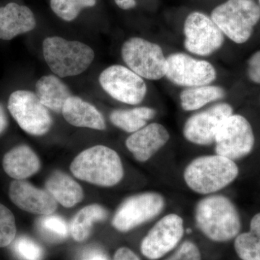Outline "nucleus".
<instances>
[{"label":"nucleus","mask_w":260,"mask_h":260,"mask_svg":"<svg viewBox=\"0 0 260 260\" xmlns=\"http://www.w3.org/2000/svg\"><path fill=\"white\" fill-rule=\"evenodd\" d=\"M194 220L200 232L210 240L227 242L240 234L242 221L237 207L221 194H210L198 202Z\"/></svg>","instance_id":"nucleus-1"},{"label":"nucleus","mask_w":260,"mask_h":260,"mask_svg":"<svg viewBox=\"0 0 260 260\" xmlns=\"http://www.w3.org/2000/svg\"><path fill=\"white\" fill-rule=\"evenodd\" d=\"M239 174V167L234 160L215 154L191 160L184 169L183 177L191 191L210 195L232 184Z\"/></svg>","instance_id":"nucleus-2"},{"label":"nucleus","mask_w":260,"mask_h":260,"mask_svg":"<svg viewBox=\"0 0 260 260\" xmlns=\"http://www.w3.org/2000/svg\"><path fill=\"white\" fill-rule=\"evenodd\" d=\"M70 170L80 180L104 187L116 185L124 176L119 154L104 145L83 150L72 162Z\"/></svg>","instance_id":"nucleus-3"},{"label":"nucleus","mask_w":260,"mask_h":260,"mask_svg":"<svg viewBox=\"0 0 260 260\" xmlns=\"http://www.w3.org/2000/svg\"><path fill=\"white\" fill-rule=\"evenodd\" d=\"M43 54L53 73L60 78L81 74L95 57L93 49L86 44L59 37L44 39Z\"/></svg>","instance_id":"nucleus-4"},{"label":"nucleus","mask_w":260,"mask_h":260,"mask_svg":"<svg viewBox=\"0 0 260 260\" xmlns=\"http://www.w3.org/2000/svg\"><path fill=\"white\" fill-rule=\"evenodd\" d=\"M210 18L231 41L244 44L259 21L260 7L252 0H228L213 9Z\"/></svg>","instance_id":"nucleus-5"},{"label":"nucleus","mask_w":260,"mask_h":260,"mask_svg":"<svg viewBox=\"0 0 260 260\" xmlns=\"http://www.w3.org/2000/svg\"><path fill=\"white\" fill-rule=\"evenodd\" d=\"M121 54L127 68L143 79L158 80L166 76L167 57L158 44L130 38L123 44Z\"/></svg>","instance_id":"nucleus-6"},{"label":"nucleus","mask_w":260,"mask_h":260,"mask_svg":"<svg viewBox=\"0 0 260 260\" xmlns=\"http://www.w3.org/2000/svg\"><path fill=\"white\" fill-rule=\"evenodd\" d=\"M8 110L25 133L34 136L47 134L52 126L49 109L37 94L29 90H16L10 95Z\"/></svg>","instance_id":"nucleus-7"},{"label":"nucleus","mask_w":260,"mask_h":260,"mask_svg":"<svg viewBox=\"0 0 260 260\" xmlns=\"http://www.w3.org/2000/svg\"><path fill=\"white\" fill-rule=\"evenodd\" d=\"M255 143L249 121L240 114L229 116L215 135V153L236 160L244 158L252 151Z\"/></svg>","instance_id":"nucleus-8"},{"label":"nucleus","mask_w":260,"mask_h":260,"mask_svg":"<svg viewBox=\"0 0 260 260\" xmlns=\"http://www.w3.org/2000/svg\"><path fill=\"white\" fill-rule=\"evenodd\" d=\"M165 205L164 196L158 192L133 195L116 210L112 219L113 227L119 232H129L160 215Z\"/></svg>","instance_id":"nucleus-9"},{"label":"nucleus","mask_w":260,"mask_h":260,"mask_svg":"<svg viewBox=\"0 0 260 260\" xmlns=\"http://www.w3.org/2000/svg\"><path fill=\"white\" fill-rule=\"evenodd\" d=\"M184 47L191 54L208 56L218 51L225 36L210 17L201 12H193L184 21Z\"/></svg>","instance_id":"nucleus-10"},{"label":"nucleus","mask_w":260,"mask_h":260,"mask_svg":"<svg viewBox=\"0 0 260 260\" xmlns=\"http://www.w3.org/2000/svg\"><path fill=\"white\" fill-rule=\"evenodd\" d=\"M99 80L102 88L118 102L138 105L146 96L144 79L127 67L112 65L101 73Z\"/></svg>","instance_id":"nucleus-11"},{"label":"nucleus","mask_w":260,"mask_h":260,"mask_svg":"<svg viewBox=\"0 0 260 260\" xmlns=\"http://www.w3.org/2000/svg\"><path fill=\"white\" fill-rule=\"evenodd\" d=\"M166 78L184 88L210 85L217 78V71L210 61L196 59L184 53L167 56Z\"/></svg>","instance_id":"nucleus-12"},{"label":"nucleus","mask_w":260,"mask_h":260,"mask_svg":"<svg viewBox=\"0 0 260 260\" xmlns=\"http://www.w3.org/2000/svg\"><path fill=\"white\" fill-rule=\"evenodd\" d=\"M184 234L183 218L176 213L169 214L160 218L143 238L140 251L147 259H160L177 247Z\"/></svg>","instance_id":"nucleus-13"},{"label":"nucleus","mask_w":260,"mask_h":260,"mask_svg":"<svg viewBox=\"0 0 260 260\" xmlns=\"http://www.w3.org/2000/svg\"><path fill=\"white\" fill-rule=\"evenodd\" d=\"M234 114L228 103H218L191 116L183 127V135L189 143L208 146L215 143V135L223 121Z\"/></svg>","instance_id":"nucleus-14"},{"label":"nucleus","mask_w":260,"mask_h":260,"mask_svg":"<svg viewBox=\"0 0 260 260\" xmlns=\"http://www.w3.org/2000/svg\"><path fill=\"white\" fill-rule=\"evenodd\" d=\"M9 196L16 206L28 213L51 215L57 208V203L47 191L38 189L26 181H12Z\"/></svg>","instance_id":"nucleus-15"},{"label":"nucleus","mask_w":260,"mask_h":260,"mask_svg":"<svg viewBox=\"0 0 260 260\" xmlns=\"http://www.w3.org/2000/svg\"><path fill=\"white\" fill-rule=\"evenodd\" d=\"M170 140L167 128L159 123H151L132 133L126 138V148L137 160L148 161Z\"/></svg>","instance_id":"nucleus-16"},{"label":"nucleus","mask_w":260,"mask_h":260,"mask_svg":"<svg viewBox=\"0 0 260 260\" xmlns=\"http://www.w3.org/2000/svg\"><path fill=\"white\" fill-rule=\"evenodd\" d=\"M37 21L30 8L15 3L0 8V39L10 41L17 36L31 31Z\"/></svg>","instance_id":"nucleus-17"},{"label":"nucleus","mask_w":260,"mask_h":260,"mask_svg":"<svg viewBox=\"0 0 260 260\" xmlns=\"http://www.w3.org/2000/svg\"><path fill=\"white\" fill-rule=\"evenodd\" d=\"M61 113L65 120L72 125L97 130H104L107 128L102 113L81 98L70 96L64 103Z\"/></svg>","instance_id":"nucleus-18"},{"label":"nucleus","mask_w":260,"mask_h":260,"mask_svg":"<svg viewBox=\"0 0 260 260\" xmlns=\"http://www.w3.org/2000/svg\"><path fill=\"white\" fill-rule=\"evenodd\" d=\"M3 167L9 177L15 180H23L37 174L41 164L39 157L30 147L20 145L5 154Z\"/></svg>","instance_id":"nucleus-19"},{"label":"nucleus","mask_w":260,"mask_h":260,"mask_svg":"<svg viewBox=\"0 0 260 260\" xmlns=\"http://www.w3.org/2000/svg\"><path fill=\"white\" fill-rule=\"evenodd\" d=\"M47 191L56 203L65 208H72L83 200L81 186L64 173L56 171L51 174L46 182Z\"/></svg>","instance_id":"nucleus-20"},{"label":"nucleus","mask_w":260,"mask_h":260,"mask_svg":"<svg viewBox=\"0 0 260 260\" xmlns=\"http://www.w3.org/2000/svg\"><path fill=\"white\" fill-rule=\"evenodd\" d=\"M36 94L48 109L56 113L62 112L64 103L73 95L68 85L54 75H47L38 80Z\"/></svg>","instance_id":"nucleus-21"},{"label":"nucleus","mask_w":260,"mask_h":260,"mask_svg":"<svg viewBox=\"0 0 260 260\" xmlns=\"http://www.w3.org/2000/svg\"><path fill=\"white\" fill-rule=\"evenodd\" d=\"M108 211L102 205H90L78 211L72 219L69 225L72 237L78 242L86 240L91 234L94 223L104 221Z\"/></svg>","instance_id":"nucleus-22"},{"label":"nucleus","mask_w":260,"mask_h":260,"mask_svg":"<svg viewBox=\"0 0 260 260\" xmlns=\"http://www.w3.org/2000/svg\"><path fill=\"white\" fill-rule=\"evenodd\" d=\"M225 95V90L218 85H206L186 88L179 95L181 107L186 112L199 110L210 103L218 102Z\"/></svg>","instance_id":"nucleus-23"},{"label":"nucleus","mask_w":260,"mask_h":260,"mask_svg":"<svg viewBox=\"0 0 260 260\" xmlns=\"http://www.w3.org/2000/svg\"><path fill=\"white\" fill-rule=\"evenodd\" d=\"M156 115L153 108L140 107L132 109H116L110 114L111 122L126 133H133L144 127Z\"/></svg>","instance_id":"nucleus-24"},{"label":"nucleus","mask_w":260,"mask_h":260,"mask_svg":"<svg viewBox=\"0 0 260 260\" xmlns=\"http://www.w3.org/2000/svg\"><path fill=\"white\" fill-rule=\"evenodd\" d=\"M37 225L40 234L51 242H61L70 234L69 225L57 215H43L38 219Z\"/></svg>","instance_id":"nucleus-25"},{"label":"nucleus","mask_w":260,"mask_h":260,"mask_svg":"<svg viewBox=\"0 0 260 260\" xmlns=\"http://www.w3.org/2000/svg\"><path fill=\"white\" fill-rule=\"evenodd\" d=\"M96 0H50L51 9L65 21L78 18L84 8L95 6Z\"/></svg>","instance_id":"nucleus-26"},{"label":"nucleus","mask_w":260,"mask_h":260,"mask_svg":"<svg viewBox=\"0 0 260 260\" xmlns=\"http://www.w3.org/2000/svg\"><path fill=\"white\" fill-rule=\"evenodd\" d=\"M234 249L242 260H260V237L250 232L239 234L234 241Z\"/></svg>","instance_id":"nucleus-27"},{"label":"nucleus","mask_w":260,"mask_h":260,"mask_svg":"<svg viewBox=\"0 0 260 260\" xmlns=\"http://www.w3.org/2000/svg\"><path fill=\"white\" fill-rule=\"evenodd\" d=\"M16 232L14 215L5 205L0 204V247H6L14 242Z\"/></svg>","instance_id":"nucleus-28"},{"label":"nucleus","mask_w":260,"mask_h":260,"mask_svg":"<svg viewBox=\"0 0 260 260\" xmlns=\"http://www.w3.org/2000/svg\"><path fill=\"white\" fill-rule=\"evenodd\" d=\"M13 249L21 260H42L44 251L40 245L27 237H20L15 241Z\"/></svg>","instance_id":"nucleus-29"},{"label":"nucleus","mask_w":260,"mask_h":260,"mask_svg":"<svg viewBox=\"0 0 260 260\" xmlns=\"http://www.w3.org/2000/svg\"><path fill=\"white\" fill-rule=\"evenodd\" d=\"M164 260H202V255L199 248L194 242L185 241L174 254Z\"/></svg>","instance_id":"nucleus-30"},{"label":"nucleus","mask_w":260,"mask_h":260,"mask_svg":"<svg viewBox=\"0 0 260 260\" xmlns=\"http://www.w3.org/2000/svg\"><path fill=\"white\" fill-rule=\"evenodd\" d=\"M247 75L251 82L260 84V50L249 57L247 61Z\"/></svg>","instance_id":"nucleus-31"},{"label":"nucleus","mask_w":260,"mask_h":260,"mask_svg":"<svg viewBox=\"0 0 260 260\" xmlns=\"http://www.w3.org/2000/svg\"><path fill=\"white\" fill-rule=\"evenodd\" d=\"M113 260H141L139 256L127 247H121L116 250Z\"/></svg>","instance_id":"nucleus-32"},{"label":"nucleus","mask_w":260,"mask_h":260,"mask_svg":"<svg viewBox=\"0 0 260 260\" xmlns=\"http://www.w3.org/2000/svg\"><path fill=\"white\" fill-rule=\"evenodd\" d=\"M249 232L260 237V213L256 214L251 218Z\"/></svg>","instance_id":"nucleus-33"},{"label":"nucleus","mask_w":260,"mask_h":260,"mask_svg":"<svg viewBox=\"0 0 260 260\" xmlns=\"http://www.w3.org/2000/svg\"><path fill=\"white\" fill-rule=\"evenodd\" d=\"M116 5L122 10H130L137 5L135 0H114Z\"/></svg>","instance_id":"nucleus-34"},{"label":"nucleus","mask_w":260,"mask_h":260,"mask_svg":"<svg viewBox=\"0 0 260 260\" xmlns=\"http://www.w3.org/2000/svg\"><path fill=\"white\" fill-rule=\"evenodd\" d=\"M8 126V117L4 108L0 104V135L4 133Z\"/></svg>","instance_id":"nucleus-35"},{"label":"nucleus","mask_w":260,"mask_h":260,"mask_svg":"<svg viewBox=\"0 0 260 260\" xmlns=\"http://www.w3.org/2000/svg\"><path fill=\"white\" fill-rule=\"evenodd\" d=\"M84 260H108V259L102 251H93L90 252Z\"/></svg>","instance_id":"nucleus-36"},{"label":"nucleus","mask_w":260,"mask_h":260,"mask_svg":"<svg viewBox=\"0 0 260 260\" xmlns=\"http://www.w3.org/2000/svg\"><path fill=\"white\" fill-rule=\"evenodd\" d=\"M259 6L260 7V0H259Z\"/></svg>","instance_id":"nucleus-37"}]
</instances>
